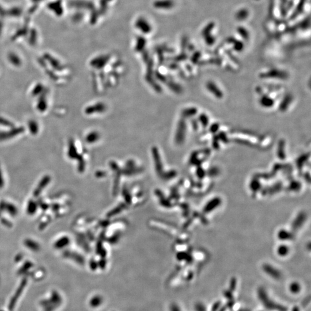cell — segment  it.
Returning <instances> with one entry per match:
<instances>
[{
    "label": "cell",
    "mask_w": 311,
    "mask_h": 311,
    "mask_svg": "<svg viewBox=\"0 0 311 311\" xmlns=\"http://www.w3.org/2000/svg\"><path fill=\"white\" fill-rule=\"evenodd\" d=\"M258 298L263 305L270 311H288L286 307L280 304L274 302L269 298L266 290L263 288H260L258 290Z\"/></svg>",
    "instance_id": "cell-1"
},
{
    "label": "cell",
    "mask_w": 311,
    "mask_h": 311,
    "mask_svg": "<svg viewBox=\"0 0 311 311\" xmlns=\"http://www.w3.org/2000/svg\"><path fill=\"white\" fill-rule=\"evenodd\" d=\"M24 131L23 127H13L9 131H0V141L7 140L22 133Z\"/></svg>",
    "instance_id": "cell-2"
},
{
    "label": "cell",
    "mask_w": 311,
    "mask_h": 311,
    "mask_svg": "<svg viewBox=\"0 0 311 311\" xmlns=\"http://www.w3.org/2000/svg\"><path fill=\"white\" fill-rule=\"evenodd\" d=\"M263 270L268 275L271 276L272 278H273L274 279L278 280L281 277V274L280 271L270 265H265L263 266Z\"/></svg>",
    "instance_id": "cell-3"
},
{
    "label": "cell",
    "mask_w": 311,
    "mask_h": 311,
    "mask_svg": "<svg viewBox=\"0 0 311 311\" xmlns=\"http://www.w3.org/2000/svg\"><path fill=\"white\" fill-rule=\"evenodd\" d=\"M136 26L143 33H149V32L151 31V27L149 22L146 20H144L143 18H141L138 20L136 23Z\"/></svg>",
    "instance_id": "cell-4"
},
{
    "label": "cell",
    "mask_w": 311,
    "mask_h": 311,
    "mask_svg": "<svg viewBox=\"0 0 311 311\" xmlns=\"http://www.w3.org/2000/svg\"><path fill=\"white\" fill-rule=\"evenodd\" d=\"M47 104L46 100L45 95L43 93L41 95L40 98L38 100V102L37 104V108L40 112H44L47 109Z\"/></svg>",
    "instance_id": "cell-5"
},
{
    "label": "cell",
    "mask_w": 311,
    "mask_h": 311,
    "mask_svg": "<svg viewBox=\"0 0 311 311\" xmlns=\"http://www.w3.org/2000/svg\"><path fill=\"white\" fill-rule=\"evenodd\" d=\"M28 126L30 131L33 135H36L39 131V126L35 120H31L28 122Z\"/></svg>",
    "instance_id": "cell-6"
},
{
    "label": "cell",
    "mask_w": 311,
    "mask_h": 311,
    "mask_svg": "<svg viewBox=\"0 0 311 311\" xmlns=\"http://www.w3.org/2000/svg\"><path fill=\"white\" fill-rule=\"evenodd\" d=\"M172 2L168 0H164V1H159L156 2L155 6L157 8H169L172 6Z\"/></svg>",
    "instance_id": "cell-7"
},
{
    "label": "cell",
    "mask_w": 311,
    "mask_h": 311,
    "mask_svg": "<svg viewBox=\"0 0 311 311\" xmlns=\"http://www.w3.org/2000/svg\"><path fill=\"white\" fill-rule=\"evenodd\" d=\"M46 57L48 59L49 62H50L51 66L53 67L55 69L59 71V70H61L62 69V67L61 66V65H60V63H59V62L57 61L56 59H55L54 58L51 57L50 56V55H46Z\"/></svg>",
    "instance_id": "cell-8"
},
{
    "label": "cell",
    "mask_w": 311,
    "mask_h": 311,
    "mask_svg": "<svg viewBox=\"0 0 311 311\" xmlns=\"http://www.w3.org/2000/svg\"><path fill=\"white\" fill-rule=\"evenodd\" d=\"M9 60L11 63H12L15 67H19L21 64V61L16 55L14 54H10L9 55Z\"/></svg>",
    "instance_id": "cell-9"
},
{
    "label": "cell",
    "mask_w": 311,
    "mask_h": 311,
    "mask_svg": "<svg viewBox=\"0 0 311 311\" xmlns=\"http://www.w3.org/2000/svg\"><path fill=\"white\" fill-rule=\"evenodd\" d=\"M289 289L291 293L293 294H297L301 291V286L298 282H292L290 285Z\"/></svg>",
    "instance_id": "cell-10"
},
{
    "label": "cell",
    "mask_w": 311,
    "mask_h": 311,
    "mask_svg": "<svg viewBox=\"0 0 311 311\" xmlns=\"http://www.w3.org/2000/svg\"><path fill=\"white\" fill-rule=\"evenodd\" d=\"M68 155L71 158H75L77 156V151L76 149V147L75 146L74 142L73 141H71L69 142V152Z\"/></svg>",
    "instance_id": "cell-11"
},
{
    "label": "cell",
    "mask_w": 311,
    "mask_h": 311,
    "mask_svg": "<svg viewBox=\"0 0 311 311\" xmlns=\"http://www.w3.org/2000/svg\"><path fill=\"white\" fill-rule=\"evenodd\" d=\"M0 125L10 128H13L14 127V123L3 117H0Z\"/></svg>",
    "instance_id": "cell-12"
},
{
    "label": "cell",
    "mask_w": 311,
    "mask_h": 311,
    "mask_svg": "<svg viewBox=\"0 0 311 311\" xmlns=\"http://www.w3.org/2000/svg\"><path fill=\"white\" fill-rule=\"evenodd\" d=\"M43 86L41 84H38L34 88V89L32 91V94L33 96H37L42 93L43 91Z\"/></svg>",
    "instance_id": "cell-13"
},
{
    "label": "cell",
    "mask_w": 311,
    "mask_h": 311,
    "mask_svg": "<svg viewBox=\"0 0 311 311\" xmlns=\"http://www.w3.org/2000/svg\"><path fill=\"white\" fill-rule=\"evenodd\" d=\"M49 181H50V177L49 176H45V178H43L41 180L40 183V185H39V187H38V188H37L36 192L41 190V188L42 187H45L46 186V184L48 183V182H49Z\"/></svg>",
    "instance_id": "cell-14"
},
{
    "label": "cell",
    "mask_w": 311,
    "mask_h": 311,
    "mask_svg": "<svg viewBox=\"0 0 311 311\" xmlns=\"http://www.w3.org/2000/svg\"><path fill=\"white\" fill-rule=\"evenodd\" d=\"M26 245L28 248H31V249H33L34 251H35L36 249H38L39 248L38 245L35 242L32 241L31 240H27L26 241Z\"/></svg>",
    "instance_id": "cell-15"
},
{
    "label": "cell",
    "mask_w": 311,
    "mask_h": 311,
    "mask_svg": "<svg viewBox=\"0 0 311 311\" xmlns=\"http://www.w3.org/2000/svg\"><path fill=\"white\" fill-rule=\"evenodd\" d=\"M35 204H34V202H31L28 206V213L30 214H32L34 213V212L35 211L36 208Z\"/></svg>",
    "instance_id": "cell-16"
},
{
    "label": "cell",
    "mask_w": 311,
    "mask_h": 311,
    "mask_svg": "<svg viewBox=\"0 0 311 311\" xmlns=\"http://www.w3.org/2000/svg\"><path fill=\"white\" fill-rule=\"evenodd\" d=\"M288 250L287 247H286L285 246H281L278 248V254H280L281 255H282V256H284L288 252Z\"/></svg>",
    "instance_id": "cell-17"
},
{
    "label": "cell",
    "mask_w": 311,
    "mask_h": 311,
    "mask_svg": "<svg viewBox=\"0 0 311 311\" xmlns=\"http://www.w3.org/2000/svg\"><path fill=\"white\" fill-rule=\"evenodd\" d=\"M224 297L227 298L228 300H233V296L232 295V292L231 290H225L224 292Z\"/></svg>",
    "instance_id": "cell-18"
},
{
    "label": "cell",
    "mask_w": 311,
    "mask_h": 311,
    "mask_svg": "<svg viewBox=\"0 0 311 311\" xmlns=\"http://www.w3.org/2000/svg\"><path fill=\"white\" fill-rule=\"evenodd\" d=\"M67 243V240L66 239H61L59 241H57V243H55V247L57 248H60V247H63L65 244Z\"/></svg>",
    "instance_id": "cell-19"
},
{
    "label": "cell",
    "mask_w": 311,
    "mask_h": 311,
    "mask_svg": "<svg viewBox=\"0 0 311 311\" xmlns=\"http://www.w3.org/2000/svg\"><path fill=\"white\" fill-rule=\"evenodd\" d=\"M196 311H206V308L204 305L202 303L196 304Z\"/></svg>",
    "instance_id": "cell-20"
},
{
    "label": "cell",
    "mask_w": 311,
    "mask_h": 311,
    "mask_svg": "<svg viewBox=\"0 0 311 311\" xmlns=\"http://www.w3.org/2000/svg\"><path fill=\"white\" fill-rule=\"evenodd\" d=\"M236 281L235 278H233L231 281L230 284V287H229V290H231L232 292H233L236 289Z\"/></svg>",
    "instance_id": "cell-21"
},
{
    "label": "cell",
    "mask_w": 311,
    "mask_h": 311,
    "mask_svg": "<svg viewBox=\"0 0 311 311\" xmlns=\"http://www.w3.org/2000/svg\"><path fill=\"white\" fill-rule=\"evenodd\" d=\"M221 303L220 301H217V302H215L212 307V311H218V309L221 307Z\"/></svg>",
    "instance_id": "cell-22"
},
{
    "label": "cell",
    "mask_w": 311,
    "mask_h": 311,
    "mask_svg": "<svg viewBox=\"0 0 311 311\" xmlns=\"http://www.w3.org/2000/svg\"><path fill=\"white\" fill-rule=\"evenodd\" d=\"M234 305H235V301H234L233 299V300H229L228 301V302H227V304H226V307H227V308L231 309L234 306Z\"/></svg>",
    "instance_id": "cell-23"
},
{
    "label": "cell",
    "mask_w": 311,
    "mask_h": 311,
    "mask_svg": "<svg viewBox=\"0 0 311 311\" xmlns=\"http://www.w3.org/2000/svg\"><path fill=\"white\" fill-rule=\"evenodd\" d=\"M227 310V307L226 306H224V307H220V309H218V311H226Z\"/></svg>",
    "instance_id": "cell-24"
},
{
    "label": "cell",
    "mask_w": 311,
    "mask_h": 311,
    "mask_svg": "<svg viewBox=\"0 0 311 311\" xmlns=\"http://www.w3.org/2000/svg\"><path fill=\"white\" fill-rule=\"evenodd\" d=\"M2 176H1V172H0V186H2L3 185V180H2Z\"/></svg>",
    "instance_id": "cell-25"
},
{
    "label": "cell",
    "mask_w": 311,
    "mask_h": 311,
    "mask_svg": "<svg viewBox=\"0 0 311 311\" xmlns=\"http://www.w3.org/2000/svg\"><path fill=\"white\" fill-rule=\"evenodd\" d=\"M292 311H300V309L299 308L297 307H294L292 309Z\"/></svg>",
    "instance_id": "cell-26"
},
{
    "label": "cell",
    "mask_w": 311,
    "mask_h": 311,
    "mask_svg": "<svg viewBox=\"0 0 311 311\" xmlns=\"http://www.w3.org/2000/svg\"><path fill=\"white\" fill-rule=\"evenodd\" d=\"M239 311H249L248 309H241Z\"/></svg>",
    "instance_id": "cell-27"
}]
</instances>
